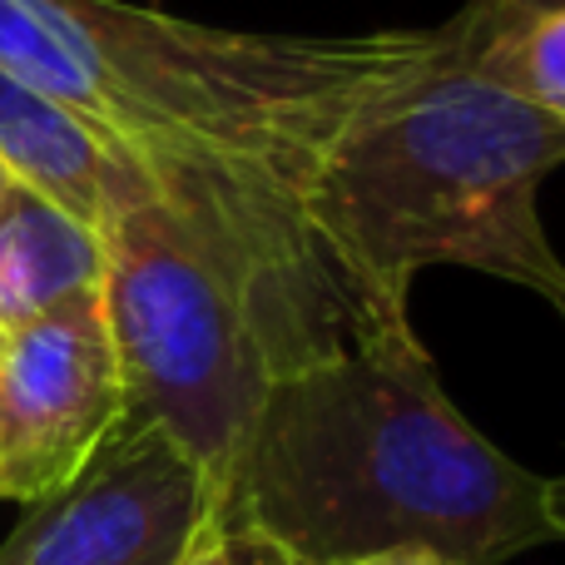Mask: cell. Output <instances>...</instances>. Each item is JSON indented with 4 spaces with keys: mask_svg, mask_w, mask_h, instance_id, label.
Wrapping results in <instances>:
<instances>
[{
    "mask_svg": "<svg viewBox=\"0 0 565 565\" xmlns=\"http://www.w3.org/2000/svg\"><path fill=\"white\" fill-rule=\"evenodd\" d=\"M447 30L274 35L125 0H0V70L60 99L149 174L278 312L308 362L372 328L308 224L328 145Z\"/></svg>",
    "mask_w": 565,
    "mask_h": 565,
    "instance_id": "1",
    "label": "cell"
},
{
    "mask_svg": "<svg viewBox=\"0 0 565 565\" xmlns=\"http://www.w3.org/2000/svg\"><path fill=\"white\" fill-rule=\"evenodd\" d=\"M209 507L308 565L382 551L507 565L556 541L546 477L461 417L412 318L274 382Z\"/></svg>",
    "mask_w": 565,
    "mask_h": 565,
    "instance_id": "2",
    "label": "cell"
},
{
    "mask_svg": "<svg viewBox=\"0 0 565 565\" xmlns=\"http://www.w3.org/2000/svg\"><path fill=\"white\" fill-rule=\"evenodd\" d=\"M441 50L358 109L308 189V224L372 322L412 318L437 264L507 278L565 312V258L541 184L565 164V119L497 85L457 15Z\"/></svg>",
    "mask_w": 565,
    "mask_h": 565,
    "instance_id": "3",
    "label": "cell"
},
{
    "mask_svg": "<svg viewBox=\"0 0 565 565\" xmlns=\"http://www.w3.org/2000/svg\"><path fill=\"white\" fill-rule=\"evenodd\" d=\"M99 238V302L119 352L125 417L169 431L214 501L268 387L308 362L254 278L169 209L135 159L119 169Z\"/></svg>",
    "mask_w": 565,
    "mask_h": 565,
    "instance_id": "4",
    "label": "cell"
},
{
    "mask_svg": "<svg viewBox=\"0 0 565 565\" xmlns=\"http://www.w3.org/2000/svg\"><path fill=\"white\" fill-rule=\"evenodd\" d=\"M125 377L99 292L0 332V501L35 507L125 422Z\"/></svg>",
    "mask_w": 565,
    "mask_h": 565,
    "instance_id": "5",
    "label": "cell"
},
{
    "mask_svg": "<svg viewBox=\"0 0 565 565\" xmlns=\"http://www.w3.org/2000/svg\"><path fill=\"white\" fill-rule=\"evenodd\" d=\"M209 511L204 471L169 431L119 422L70 487L25 507L0 565H174Z\"/></svg>",
    "mask_w": 565,
    "mask_h": 565,
    "instance_id": "6",
    "label": "cell"
},
{
    "mask_svg": "<svg viewBox=\"0 0 565 565\" xmlns=\"http://www.w3.org/2000/svg\"><path fill=\"white\" fill-rule=\"evenodd\" d=\"M125 164L129 154L89 119L0 70V169L10 184H25L79 224L99 228Z\"/></svg>",
    "mask_w": 565,
    "mask_h": 565,
    "instance_id": "7",
    "label": "cell"
},
{
    "mask_svg": "<svg viewBox=\"0 0 565 565\" xmlns=\"http://www.w3.org/2000/svg\"><path fill=\"white\" fill-rule=\"evenodd\" d=\"M105 238L25 184L0 194V332L99 292Z\"/></svg>",
    "mask_w": 565,
    "mask_h": 565,
    "instance_id": "8",
    "label": "cell"
},
{
    "mask_svg": "<svg viewBox=\"0 0 565 565\" xmlns=\"http://www.w3.org/2000/svg\"><path fill=\"white\" fill-rule=\"evenodd\" d=\"M457 25L497 85L565 119V0H467Z\"/></svg>",
    "mask_w": 565,
    "mask_h": 565,
    "instance_id": "9",
    "label": "cell"
},
{
    "mask_svg": "<svg viewBox=\"0 0 565 565\" xmlns=\"http://www.w3.org/2000/svg\"><path fill=\"white\" fill-rule=\"evenodd\" d=\"M174 565H308V561H298L288 546H278L274 536H264L234 511L209 507Z\"/></svg>",
    "mask_w": 565,
    "mask_h": 565,
    "instance_id": "10",
    "label": "cell"
},
{
    "mask_svg": "<svg viewBox=\"0 0 565 565\" xmlns=\"http://www.w3.org/2000/svg\"><path fill=\"white\" fill-rule=\"evenodd\" d=\"M338 565H457L431 551H382V556H362V561H338Z\"/></svg>",
    "mask_w": 565,
    "mask_h": 565,
    "instance_id": "11",
    "label": "cell"
},
{
    "mask_svg": "<svg viewBox=\"0 0 565 565\" xmlns=\"http://www.w3.org/2000/svg\"><path fill=\"white\" fill-rule=\"evenodd\" d=\"M546 511H551V526H556V541H565V477H546Z\"/></svg>",
    "mask_w": 565,
    "mask_h": 565,
    "instance_id": "12",
    "label": "cell"
},
{
    "mask_svg": "<svg viewBox=\"0 0 565 565\" xmlns=\"http://www.w3.org/2000/svg\"><path fill=\"white\" fill-rule=\"evenodd\" d=\"M6 184H10V174H6V169H0V194H6Z\"/></svg>",
    "mask_w": 565,
    "mask_h": 565,
    "instance_id": "13",
    "label": "cell"
}]
</instances>
